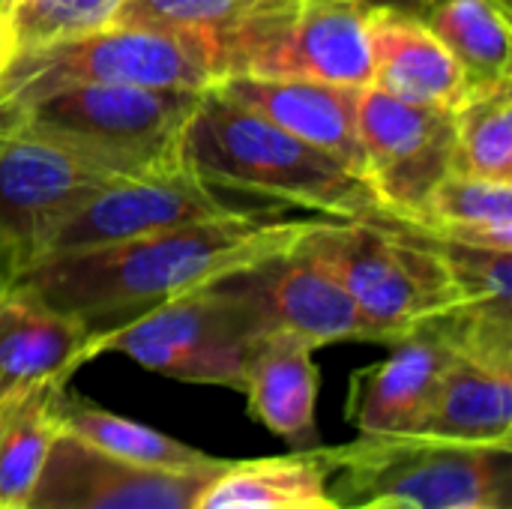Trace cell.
<instances>
[{
    "label": "cell",
    "instance_id": "8992f818",
    "mask_svg": "<svg viewBox=\"0 0 512 509\" xmlns=\"http://www.w3.org/2000/svg\"><path fill=\"white\" fill-rule=\"evenodd\" d=\"M258 333L252 306L228 279H219L117 327L90 333L81 348V363L99 354H123L174 381L243 390L246 348Z\"/></svg>",
    "mask_w": 512,
    "mask_h": 509
},
{
    "label": "cell",
    "instance_id": "f1b7e54d",
    "mask_svg": "<svg viewBox=\"0 0 512 509\" xmlns=\"http://www.w3.org/2000/svg\"><path fill=\"white\" fill-rule=\"evenodd\" d=\"M18 54V45H15V36H12V30H9V21L6 18H0V75H3V69L12 63V57Z\"/></svg>",
    "mask_w": 512,
    "mask_h": 509
},
{
    "label": "cell",
    "instance_id": "ac0fdd59",
    "mask_svg": "<svg viewBox=\"0 0 512 509\" xmlns=\"http://www.w3.org/2000/svg\"><path fill=\"white\" fill-rule=\"evenodd\" d=\"M312 345L285 330L258 333L243 360V390L249 414L288 441L294 450L318 447L315 399L318 369L312 363Z\"/></svg>",
    "mask_w": 512,
    "mask_h": 509
},
{
    "label": "cell",
    "instance_id": "603a6c76",
    "mask_svg": "<svg viewBox=\"0 0 512 509\" xmlns=\"http://www.w3.org/2000/svg\"><path fill=\"white\" fill-rule=\"evenodd\" d=\"M417 231L438 240L512 252V183L450 171L432 192Z\"/></svg>",
    "mask_w": 512,
    "mask_h": 509
},
{
    "label": "cell",
    "instance_id": "1f68e13d",
    "mask_svg": "<svg viewBox=\"0 0 512 509\" xmlns=\"http://www.w3.org/2000/svg\"><path fill=\"white\" fill-rule=\"evenodd\" d=\"M360 3H369V6H399V9H414L420 0H360Z\"/></svg>",
    "mask_w": 512,
    "mask_h": 509
},
{
    "label": "cell",
    "instance_id": "7c38bea8",
    "mask_svg": "<svg viewBox=\"0 0 512 509\" xmlns=\"http://www.w3.org/2000/svg\"><path fill=\"white\" fill-rule=\"evenodd\" d=\"M228 465L222 459L195 471L141 468L57 432L24 509H192L201 489Z\"/></svg>",
    "mask_w": 512,
    "mask_h": 509
},
{
    "label": "cell",
    "instance_id": "d6986e66",
    "mask_svg": "<svg viewBox=\"0 0 512 509\" xmlns=\"http://www.w3.org/2000/svg\"><path fill=\"white\" fill-rule=\"evenodd\" d=\"M420 435L512 450V366L456 351Z\"/></svg>",
    "mask_w": 512,
    "mask_h": 509
},
{
    "label": "cell",
    "instance_id": "3957f363",
    "mask_svg": "<svg viewBox=\"0 0 512 509\" xmlns=\"http://www.w3.org/2000/svg\"><path fill=\"white\" fill-rule=\"evenodd\" d=\"M351 294L378 345L459 309L453 279L429 234L384 219H321L300 243Z\"/></svg>",
    "mask_w": 512,
    "mask_h": 509
},
{
    "label": "cell",
    "instance_id": "5bb4252c",
    "mask_svg": "<svg viewBox=\"0 0 512 509\" xmlns=\"http://www.w3.org/2000/svg\"><path fill=\"white\" fill-rule=\"evenodd\" d=\"M393 354L357 369L348 387L345 417L366 438L420 435L456 345L441 321H432L390 345Z\"/></svg>",
    "mask_w": 512,
    "mask_h": 509
},
{
    "label": "cell",
    "instance_id": "9a60e30c",
    "mask_svg": "<svg viewBox=\"0 0 512 509\" xmlns=\"http://www.w3.org/2000/svg\"><path fill=\"white\" fill-rule=\"evenodd\" d=\"M210 90L240 108L270 120L294 138L330 153L363 177V147L357 135V90L306 78H252L228 75ZM366 180V177H363Z\"/></svg>",
    "mask_w": 512,
    "mask_h": 509
},
{
    "label": "cell",
    "instance_id": "cb8c5ba5",
    "mask_svg": "<svg viewBox=\"0 0 512 509\" xmlns=\"http://www.w3.org/2000/svg\"><path fill=\"white\" fill-rule=\"evenodd\" d=\"M57 417H60V432H69L114 459H123V462H132L141 468L195 471V468H210V465L222 462V459L207 456L183 441H174L150 426H141L120 414H111L81 396H66V390L60 396Z\"/></svg>",
    "mask_w": 512,
    "mask_h": 509
},
{
    "label": "cell",
    "instance_id": "4316f807",
    "mask_svg": "<svg viewBox=\"0 0 512 509\" xmlns=\"http://www.w3.org/2000/svg\"><path fill=\"white\" fill-rule=\"evenodd\" d=\"M120 3L123 0H18L6 21L18 51H30L108 27Z\"/></svg>",
    "mask_w": 512,
    "mask_h": 509
},
{
    "label": "cell",
    "instance_id": "d4e9b609",
    "mask_svg": "<svg viewBox=\"0 0 512 509\" xmlns=\"http://www.w3.org/2000/svg\"><path fill=\"white\" fill-rule=\"evenodd\" d=\"M453 171L512 183V78L471 90L453 111Z\"/></svg>",
    "mask_w": 512,
    "mask_h": 509
},
{
    "label": "cell",
    "instance_id": "277c9868",
    "mask_svg": "<svg viewBox=\"0 0 512 509\" xmlns=\"http://www.w3.org/2000/svg\"><path fill=\"white\" fill-rule=\"evenodd\" d=\"M198 102V90L78 84L0 117V126L51 138L111 174L132 177L180 162V141Z\"/></svg>",
    "mask_w": 512,
    "mask_h": 509
},
{
    "label": "cell",
    "instance_id": "e0dca14e",
    "mask_svg": "<svg viewBox=\"0 0 512 509\" xmlns=\"http://www.w3.org/2000/svg\"><path fill=\"white\" fill-rule=\"evenodd\" d=\"M90 330L15 279L0 288V402L51 378H72Z\"/></svg>",
    "mask_w": 512,
    "mask_h": 509
},
{
    "label": "cell",
    "instance_id": "52a82bcc",
    "mask_svg": "<svg viewBox=\"0 0 512 509\" xmlns=\"http://www.w3.org/2000/svg\"><path fill=\"white\" fill-rule=\"evenodd\" d=\"M369 9L360 0H258L216 42L219 78H306L351 90L369 87Z\"/></svg>",
    "mask_w": 512,
    "mask_h": 509
},
{
    "label": "cell",
    "instance_id": "ba28073f",
    "mask_svg": "<svg viewBox=\"0 0 512 509\" xmlns=\"http://www.w3.org/2000/svg\"><path fill=\"white\" fill-rule=\"evenodd\" d=\"M339 483L333 501L357 507L372 498H408L420 509H510L512 450L453 444L426 435L366 438L333 447Z\"/></svg>",
    "mask_w": 512,
    "mask_h": 509
},
{
    "label": "cell",
    "instance_id": "9c48e42d",
    "mask_svg": "<svg viewBox=\"0 0 512 509\" xmlns=\"http://www.w3.org/2000/svg\"><path fill=\"white\" fill-rule=\"evenodd\" d=\"M357 135L378 204L393 222L417 228L453 171V111L402 102L369 84L357 90Z\"/></svg>",
    "mask_w": 512,
    "mask_h": 509
},
{
    "label": "cell",
    "instance_id": "4fadbf2b",
    "mask_svg": "<svg viewBox=\"0 0 512 509\" xmlns=\"http://www.w3.org/2000/svg\"><path fill=\"white\" fill-rule=\"evenodd\" d=\"M297 243L282 255L228 276L231 288L252 306L261 333L285 330L306 339L312 348L375 342V333L351 294Z\"/></svg>",
    "mask_w": 512,
    "mask_h": 509
},
{
    "label": "cell",
    "instance_id": "8fae6325",
    "mask_svg": "<svg viewBox=\"0 0 512 509\" xmlns=\"http://www.w3.org/2000/svg\"><path fill=\"white\" fill-rule=\"evenodd\" d=\"M231 210L234 207L225 204L213 186L201 183L183 162L147 174L117 177L93 192L84 204H78L66 219H60L33 261L57 252L120 243L153 231L216 219Z\"/></svg>",
    "mask_w": 512,
    "mask_h": 509
},
{
    "label": "cell",
    "instance_id": "30bf717a",
    "mask_svg": "<svg viewBox=\"0 0 512 509\" xmlns=\"http://www.w3.org/2000/svg\"><path fill=\"white\" fill-rule=\"evenodd\" d=\"M117 177L51 138L0 126V234L15 246L21 273L54 225Z\"/></svg>",
    "mask_w": 512,
    "mask_h": 509
},
{
    "label": "cell",
    "instance_id": "5b68a950",
    "mask_svg": "<svg viewBox=\"0 0 512 509\" xmlns=\"http://www.w3.org/2000/svg\"><path fill=\"white\" fill-rule=\"evenodd\" d=\"M219 81L216 42L192 33L117 27L18 51L0 75V117L78 84L210 90Z\"/></svg>",
    "mask_w": 512,
    "mask_h": 509
},
{
    "label": "cell",
    "instance_id": "ffe728a7",
    "mask_svg": "<svg viewBox=\"0 0 512 509\" xmlns=\"http://www.w3.org/2000/svg\"><path fill=\"white\" fill-rule=\"evenodd\" d=\"M339 462L333 447L231 462L195 498L192 509H297L324 498Z\"/></svg>",
    "mask_w": 512,
    "mask_h": 509
},
{
    "label": "cell",
    "instance_id": "7402d4cb",
    "mask_svg": "<svg viewBox=\"0 0 512 509\" xmlns=\"http://www.w3.org/2000/svg\"><path fill=\"white\" fill-rule=\"evenodd\" d=\"M66 378L33 384L0 402V509H24L60 432Z\"/></svg>",
    "mask_w": 512,
    "mask_h": 509
},
{
    "label": "cell",
    "instance_id": "83f0119b",
    "mask_svg": "<svg viewBox=\"0 0 512 509\" xmlns=\"http://www.w3.org/2000/svg\"><path fill=\"white\" fill-rule=\"evenodd\" d=\"M21 276V258L15 252V246L0 234V288L12 285Z\"/></svg>",
    "mask_w": 512,
    "mask_h": 509
},
{
    "label": "cell",
    "instance_id": "7a4b0ae2",
    "mask_svg": "<svg viewBox=\"0 0 512 509\" xmlns=\"http://www.w3.org/2000/svg\"><path fill=\"white\" fill-rule=\"evenodd\" d=\"M180 162L213 189L264 195L330 219L393 222L348 165L216 90L201 93L180 141Z\"/></svg>",
    "mask_w": 512,
    "mask_h": 509
},
{
    "label": "cell",
    "instance_id": "f546056e",
    "mask_svg": "<svg viewBox=\"0 0 512 509\" xmlns=\"http://www.w3.org/2000/svg\"><path fill=\"white\" fill-rule=\"evenodd\" d=\"M354 509H420L408 498H372L366 504H357Z\"/></svg>",
    "mask_w": 512,
    "mask_h": 509
},
{
    "label": "cell",
    "instance_id": "836d02e7",
    "mask_svg": "<svg viewBox=\"0 0 512 509\" xmlns=\"http://www.w3.org/2000/svg\"><path fill=\"white\" fill-rule=\"evenodd\" d=\"M453 509H495V507H480V504H474V507H453Z\"/></svg>",
    "mask_w": 512,
    "mask_h": 509
},
{
    "label": "cell",
    "instance_id": "d6a6232c",
    "mask_svg": "<svg viewBox=\"0 0 512 509\" xmlns=\"http://www.w3.org/2000/svg\"><path fill=\"white\" fill-rule=\"evenodd\" d=\"M15 3H18V0H0V18H9V12H12Z\"/></svg>",
    "mask_w": 512,
    "mask_h": 509
},
{
    "label": "cell",
    "instance_id": "6da1fadb",
    "mask_svg": "<svg viewBox=\"0 0 512 509\" xmlns=\"http://www.w3.org/2000/svg\"><path fill=\"white\" fill-rule=\"evenodd\" d=\"M318 222L285 219L279 210H231L120 243L45 255L18 279L99 333L288 252Z\"/></svg>",
    "mask_w": 512,
    "mask_h": 509
},
{
    "label": "cell",
    "instance_id": "44dd1931",
    "mask_svg": "<svg viewBox=\"0 0 512 509\" xmlns=\"http://www.w3.org/2000/svg\"><path fill=\"white\" fill-rule=\"evenodd\" d=\"M411 12L450 48L471 90L510 81V0H420Z\"/></svg>",
    "mask_w": 512,
    "mask_h": 509
},
{
    "label": "cell",
    "instance_id": "484cf974",
    "mask_svg": "<svg viewBox=\"0 0 512 509\" xmlns=\"http://www.w3.org/2000/svg\"><path fill=\"white\" fill-rule=\"evenodd\" d=\"M255 3L258 0H123L111 24L192 33L219 42L255 9Z\"/></svg>",
    "mask_w": 512,
    "mask_h": 509
},
{
    "label": "cell",
    "instance_id": "4dcf8cb0",
    "mask_svg": "<svg viewBox=\"0 0 512 509\" xmlns=\"http://www.w3.org/2000/svg\"><path fill=\"white\" fill-rule=\"evenodd\" d=\"M297 509H354V507H342V504H336L330 495H324V498H315V501H306V504H300Z\"/></svg>",
    "mask_w": 512,
    "mask_h": 509
},
{
    "label": "cell",
    "instance_id": "2e32d148",
    "mask_svg": "<svg viewBox=\"0 0 512 509\" xmlns=\"http://www.w3.org/2000/svg\"><path fill=\"white\" fill-rule=\"evenodd\" d=\"M372 87L414 105L456 111L471 93L468 75L450 48L399 6L369 9Z\"/></svg>",
    "mask_w": 512,
    "mask_h": 509
}]
</instances>
